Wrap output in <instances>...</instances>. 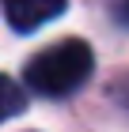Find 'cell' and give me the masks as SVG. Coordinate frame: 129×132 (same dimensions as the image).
Returning a JSON list of instances; mask_svg holds the SVG:
<instances>
[{
	"label": "cell",
	"instance_id": "6da1fadb",
	"mask_svg": "<svg viewBox=\"0 0 129 132\" xmlns=\"http://www.w3.org/2000/svg\"><path fill=\"white\" fill-rule=\"evenodd\" d=\"M91 68H95L91 45L80 38H65L50 49H42L27 64V87L46 98H61V94H72L76 87H84Z\"/></svg>",
	"mask_w": 129,
	"mask_h": 132
},
{
	"label": "cell",
	"instance_id": "7a4b0ae2",
	"mask_svg": "<svg viewBox=\"0 0 129 132\" xmlns=\"http://www.w3.org/2000/svg\"><path fill=\"white\" fill-rule=\"evenodd\" d=\"M61 11H65V0H4V15L15 30H38Z\"/></svg>",
	"mask_w": 129,
	"mask_h": 132
},
{
	"label": "cell",
	"instance_id": "3957f363",
	"mask_svg": "<svg viewBox=\"0 0 129 132\" xmlns=\"http://www.w3.org/2000/svg\"><path fill=\"white\" fill-rule=\"evenodd\" d=\"M23 106H27L23 87H19L15 79H8V76H0V121H8V117H15V113H23Z\"/></svg>",
	"mask_w": 129,
	"mask_h": 132
},
{
	"label": "cell",
	"instance_id": "277c9868",
	"mask_svg": "<svg viewBox=\"0 0 129 132\" xmlns=\"http://www.w3.org/2000/svg\"><path fill=\"white\" fill-rule=\"evenodd\" d=\"M118 98H121V102H125V106H129V79L121 83V91H118Z\"/></svg>",
	"mask_w": 129,
	"mask_h": 132
}]
</instances>
